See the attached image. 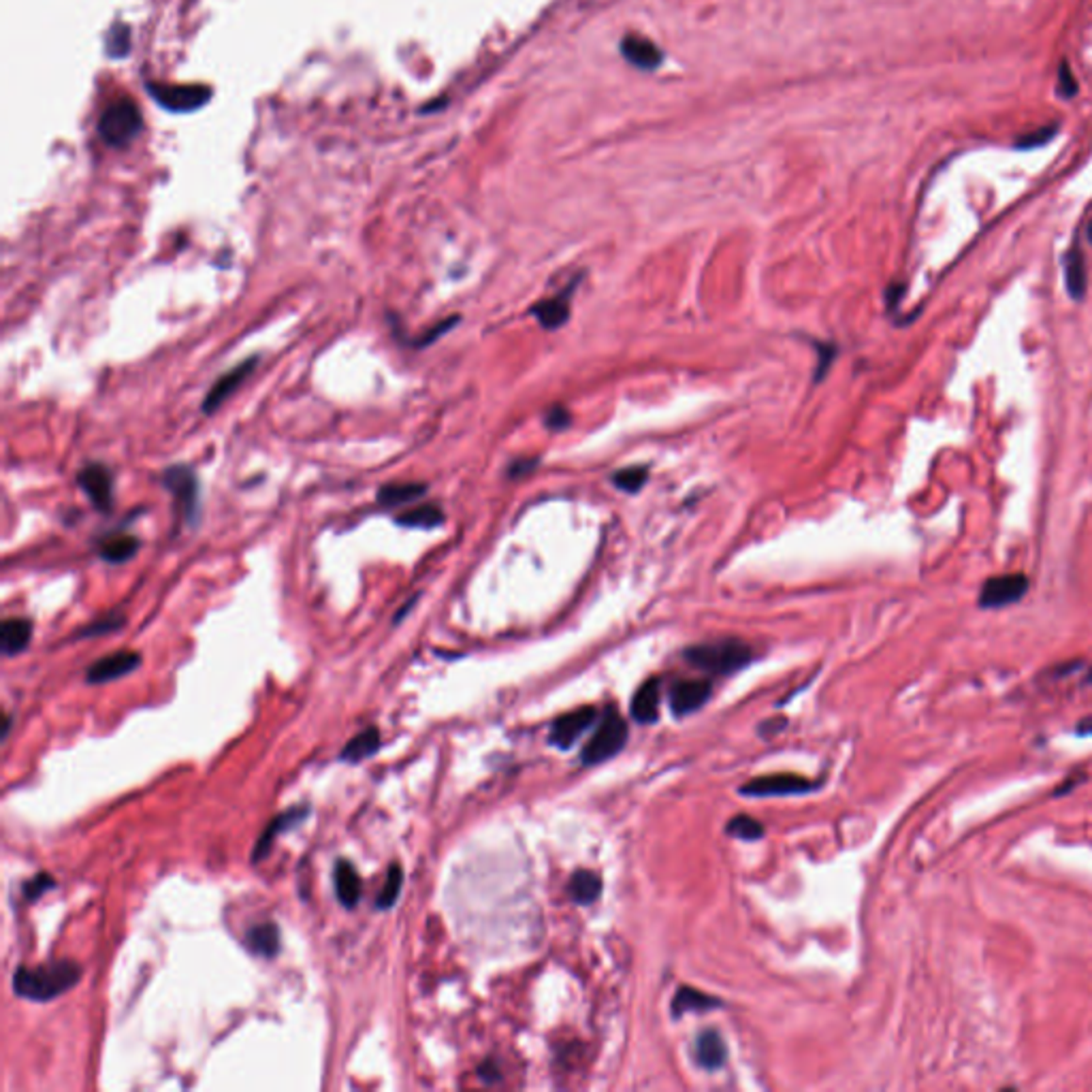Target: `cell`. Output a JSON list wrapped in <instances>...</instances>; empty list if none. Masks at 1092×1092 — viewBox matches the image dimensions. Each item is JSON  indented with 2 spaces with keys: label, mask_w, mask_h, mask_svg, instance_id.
<instances>
[{
  "label": "cell",
  "mask_w": 1092,
  "mask_h": 1092,
  "mask_svg": "<svg viewBox=\"0 0 1092 1092\" xmlns=\"http://www.w3.org/2000/svg\"><path fill=\"white\" fill-rule=\"evenodd\" d=\"M378 749H380V730L376 725H370V728L361 730L356 736L348 740L346 747L341 749L340 757L346 764H358L368 760L373 753H378Z\"/></svg>",
  "instance_id": "obj_22"
},
{
  "label": "cell",
  "mask_w": 1092,
  "mask_h": 1092,
  "mask_svg": "<svg viewBox=\"0 0 1092 1092\" xmlns=\"http://www.w3.org/2000/svg\"><path fill=\"white\" fill-rule=\"evenodd\" d=\"M309 815V807L308 804H299V807H293L289 811L280 813V815H276L271 819V824L262 831L261 839L254 845V851H252V863H261V860H265L269 856V849L271 845L276 843L277 836L282 832L291 831V828L303 824Z\"/></svg>",
  "instance_id": "obj_11"
},
{
  "label": "cell",
  "mask_w": 1092,
  "mask_h": 1092,
  "mask_svg": "<svg viewBox=\"0 0 1092 1092\" xmlns=\"http://www.w3.org/2000/svg\"><path fill=\"white\" fill-rule=\"evenodd\" d=\"M124 625V615L122 612H107L105 617H101L94 621L84 629H79L75 639H92V636H101V634H109V632H116Z\"/></svg>",
  "instance_id": "obj_32"
},
{
  "label": "cell",
  "mask_w": 1092,
  "mask_h": 1092,
  "mask_svg": "<svg viewBox=\"0 0 1092 1092\" xmlns=\"http://www.w3.org/2000/svg\"><path fill=\"white\" fill-rule=\"evenodd\" d=\"M82 979V967L75 960H52L37 967H18L13 973V992L20 999L50 1003L67 994Z\"/></svg>",
  "instance_id": "obj_1"
},
{
  "label": "cell",
  "mask_w": 1092,
  "mask_h": 1092,
  "mask_svg": "<svg viewBox=\"0 0 1092 1092\" xmlns=\"http://www.w3.org/2000/svg\"><path fill=\"white\" fill-rule=\"evenodd\" d=\"M817 783L804 779L800 775H767L749 781L740 787V794L745 796H796L807 794L815 790Z\"/></svg>",
  "instance_id": "obj_10"
},
{
  "label": "cell",
  "mask_w": 1092,
  "mask_h": 1092,
  "mask_svg": "<svg viewBox=\"0 0 1092 1092\" xmlns=\"http://www.w3.org/2000/svg\"><path fill=\"white\" fill-rule=\"evenodd\" d=\"M333 886H336L340 905L353 909L358 903V898H361V877H358L350 860H338L336 866H333Z\"/></svg>",
  "instance_id": "obj_17"
},
{
  "label": "cell",
  "mask_w": 1092,
  "mask_h": 1092,
  "mask_svg": "<svg viewBox=\"0 0 1092 1092\" xmlns=\"http://www.w3.org/2000/svg\"><path fill=\"white\" fill-rule=\"evenodd\" d=\"M1086 235H1088V242L1092 244V222H1090V225H1088V233H1086Z\"/></svg>",
  "instance_id": "obj_40"
},
{
  "label": "cell",
  "mask_w": 1092,
  "mask_h": 1092,
  "mask_svg": "<svg viewBox=\"0 0 1092 1092\" xmlns=\"http://www.w3.org/2000/svg\"><path fill=\"white\" fill-rule=\"evenodd\" d=\"M163 484L173 493L175 504L184 513L186 523H195L198 514V481L188 466H171L165 469Z\"/></svg>",
  "instance_id": "obj_6"
},
{
  "label": "cell",
  "mask_w": 1092,
  "mask_h": 1092,
  "mask_svg": "<svg viewBox=\"0 0 1092 1092\" xmlns=\"http://www.w3.org/2000/svg\"><path fill=\"white\" fill-rule=\"evenodd\" d=\"M259 363V356H250L242 361L239 365H235L233 370H229L227 373H222V376L214 382L210 393L205 395L203 400V412L205 414H214L216 412L222 404H225L230 395L235 393V390L244 385L245 380L250 378V373L254 372Z\"/></svg>",
  "instance_id": "obj_9"
},
{
  "label": "cell",
  "mask_w": 1092,
  "mask_h": 1092,
  "mask_svg": "<svg viewBox=\"0 0 1092 1092\" xmlns=\"http://www.w3.org/2000/svg\"><path fill=\"white\" fill-rule=\"evenodd\" d=\"M158 101L165 107H171L175 111H186L198 107L207 99V90L201 86H166L156 90Z\"/></svg>",
  "instance_id": "obj_20"
},
{
  "label": "cell",
  "mask_w": 1092,
  "mask_h": 1092,
  "mask_svg": "<svg viewBox=\"0 0 1092 1092\" xmlns=\"http://www.w3.org/2000/svg\"><path fill=\"white\" fill-rule=\"evenodd\" d=\"M624 54L627 55L629 62H634V65H639L642 69H651L656 67L659 62V50L653 43H649L647 39H639V37H629L624 41Z\"/></svg>",
  "instance_id": "obj_28"
},
{
  "label": "cell",
  "mask_w": 1092,
  "mask_h": 1092,
  "mask_svg": "<svg viewBox=\"0 0 1092 1092\" xmlns=\"http://www.w3.org/2000/svg\"><path fill=\"white\" fill-rule=\"evenodd\" d=\"M725 832L736 836V839H743V841H757V839H762L764 826L760 822H755V819L749 817V815H736L728 824V828H725Z\"/></svg>",
  "instance_id": "obj_30"
},
{
  "label": "cell",
  "mask_w": 1092,
  "mask_h": 1092,
  "mask_svg": "<svg viewBox=\"0 0 1092 1092\" xmlns=\"http://www.w3.org/2000/svg\"><path fill=\"white\" fill-rule=\"evenodd\" d=\"M647 478H649L647 467H625V469H619V472L612 476V483H615V487L621 491L636 493V491L642 489V484L647 483Z\"/></svg>",
  "instance_id": "obj_31"
},
{
  "label": "cell",
  "mask_w": 1092,
  "mask_h": 1092,
  "mask_svg": "<svg viewBox=\"0 0 1092 1092\" xmlns=\"http://www.w3.org/2000/svg\"><path fill=\"white\" fill-rule=\"evenodd\" d=\"M3 721L5 723H3V730H0V735H3V738H7V735H9V730H11V721H13L11 715H5Z\"/></svg>",
  "instance_id": "obj_39"
},
{
  "label": "cell",
  "mask_w": 1092,
  "mask_h": 1092,
  "mask_svg": "<svg viewBox=\"0 0 1092 1092\" xmlns=\"http://www.w3.org/2000/svg\"><path fill=\"white\" fill-rule=\"evenodd\" d=\"M244 945L250 954L261 956V958H276L282 947L280 928H277L276 922L254 924V926L245 930Z\"/></svg>",
  "instance_id": "obj_14"
},
{
  "label": "cell",
  "mask_w": 1092,
  "mask_h": 1092,
  "mask_svg": "<svg viewBox=\"0 0 1092 1092\" xmlns=\"http://www.w3.org/2000/svg\"><path fill=\"white\" fill-rule=\"evenodd\" d=\"M531 312L545 329H560L570 318V293H562L553 299L538 303Z\"/></svg>",
  "instance_id": "obj_23"
},
{
  "label": "cell",
  "mask_w": 1092,
  "mask_h": 1092,
  "mask_svg": "<svg viewBox=\"0 0 1092 1092\" xmlns=\"http://www.w3.org/2000/svg\"><path fill=\"white\" fill-rule=\"evenodd\" d=\"M625 740H627V723L624 721V717L619 715L617 708L609 706L600 725H597L595 735L585 745L580 760H583V764H587V767L610 760L612 755H617L621 749H624Z\"/></svg>",
  "instance_id": "obj_3"
},
{
  "label": "cell",
  "mask_w": 1092,
  "mask_h": 1092,
  "mask_svg": "<svg viewBox=\"0 0 1092 1092\" xmlns=\"http://www.w3.org/2000/svg\"><path fill=\"white\" fill-rule=\"evenodd\" d=\"M1028 587H1031V580H1028V577L1022 572L1001 574V577L988 578L986 583L982 585L977 604H979V609H986V610L1005 609V606L1018 604L1020 600H1022V597L1028 593Z\"/></svg>",
  "instance_id": "obj_5"
},
{
  "label": "cell",
  "mask_w": 1092,
  "mask_h": 1092,
  "mask_svg": "<svg viewBox=\"0 0 1092 1092\" xmlns=\"http://www.w3.org/2000/svg\"><path fill=\"white\" fill-rule=\"evenodd\" d=\"M33 639V624L28 619H5L0 625V649L7 657L22 653Z\"/></svg>",
  "instance_id": "obj_19"
},
{
  "label": "cell",
  "mask_w": 1092,
  "mask_h": 1092,
  "mask_svg": "<svg viewBox=\"0 0 1092 1092\" xmlns=\"http://www.w3.org/2000/svg\"><path fill=\"white\" fill-rule=\"evenodd\" d=\"M454 323H457V318H449V321H444V323H440V324H437V326H435V329H432V331H429V336H425V338H422V340H420V341H417V346H427V344H432V341H434V340H435V338H440V336H442V333H444V331H446V329H451V326H452V324H454Z\"/></svg>",
  "instance_id": "obj_37"
},
{
  "label": "cell",
  "mask_w": 1092,
  "mask_h": 1092,
  "mask_svg": "<svg viewBox=\"0 0 1092 1092\" xmlns=\"http://www.w3.org/2000/svg\"><path fill=\"white\" fill-rule=\"evenodd\" d=\"M139 666H141V656L137 651H116V653H109V656L94 661V664L87 668L86 681L90 685L109 683V681L122 679V676L135 673Z\"/></svg>",
  "instance_id": "obj_8"
},
{
  "label": "cell",
  "mask_w": 1092,
  "mask_h": 1092,
  "mask_svg": "<svg viewBox=\"0 0 1092 1092\" xmlns=\"http://www.w3.org/2000/svg\"><path fill=\"white\" fill-rule=\"evenodd\" d=\"M1063 271H1065V286H1067V293H1069V297L1073 301H1084V297H1086V293H1088V269H1086V259H1084V252H1082L1078 242H1075L1063 257Z\"/></svg>",
  "instance_id": "obj_15"
},
{
  "label": "cell",
  "mask_w": 1092,
  "mask_h": 1092,
  "mask_svg": "<svg viewBox=\"0 0 1092 1092\" xmlns=\"http://www.w3.org/2000/svg\"><path fill=\"white\" fill-rule=\"evenodd\" d=\"M693 1056H696V1063L706 1071L721 1069L725 1058H728V1050H725L721 1035L713 1031V1028L700 1033L696 1037V1046H693Z\"/></svg>",
  "instance_id": "obj_16"
},
{
  "label": "cell",
  "mask_w": 1092,
  "mask_h": 1092,
  "mask_svg": "<svg viewBox=\"0 0 1092 1092\" xmlns=\"http://www.w3.org/2000/svg\"><path fill=\"white\" fill-rule=\"evenodd\" d=\"M568 422H570V414L565 412L563 408H560V405L546 414V425L551 429H562V427L568 425Z\"/></svg>",
  "instance_id": "obj_36"
},
{
  "label": "cell",
  "mask_w": 1092,
  "mask_h": 1092,
  "mask_svg": "<svg viewBox=\"0 0 1092 1092\" xmlns=\"http://www.w3.org/2000/svg\"><path fill=\"white\" fill-rule=\"evenodd\" d=\"M720 1005V1001L713 996H706L696 988H681L673 1001V1016L681 1018L685 1011H706Z\"/></svg>",
  "instance_id": "obj_27"
},
{
  "label": "cell",
  "mask_w": 1092,
  "mask_h": 1092,
  "mask_svg": "<svg viewBox=\"0 0 1092 1092\" xmlns=\"http://www.w3.org/2000/svg\"><path fill=\"white\" fill-rule=\"evenodd\" d=\"M683 656L698 671L708 674H732L753 659V651L743 641L725 639L693 644V647L685 649Z\"/></svg>",
  "instance_id": "obj_2"
},
{
  "label": "cell",
  "mask_w": 1092,
  "mask_h": 1092,
  "mask_svg": "<svg viewBox=\"0 0 1092 1092\" xmlns=\"http://www.w3.org/2000/svg\"><path fill=\"white\" fill-rule=\"evenodd\" d=\"M141 131V114L139 109L133 105L131 101L114 103L105 111H103L99 133L109 146H126V143L137 137Z\"/></svg>",
  "instance_id": "obj_4"
},
{
  "label": "cell",
  "mask_w": 1092,
  "mask_h": 1092,
  "mask_svg": "<svg viewBox=\"0 0 1092 1092\" xmlns=\"http://www.w3.org/2000/svg\"><path fill=\"white\" fill-rule=\"evenodd\" d=\"M1058 94L1063 99H1073L1078 94V79H1075L1067 62H1063L1058 69Z\"/></svg>",
  "instance_id": "obj_35"
},
{
  "label": "cell",
  "mask_w": 1092,
  "mask_h": 1092,
  "mask_svg": "<svg viewBox=\"0 0 1092 1092\" xmlns=\"http://www.w3.org/2000/svg\"><path fill=\"white\" fill-rule=\"evenodd\" d=\"M395 521L404 525V528L432 530V528H437V525H442L444 513L435 504H420L417 508H410L408 513L400 514Z\"/></svg>",
  "instance_id": "obj_26"
},
{
  "label": "cell",
  "mask_w": 1092,
  "mask_h": 1092,
  "mask_svg": "<svg viewBox=\"0 0 1092 1092\" xmlns=\"http://www.w3.org/2000/svg\"><path fill=\"white\" fill-rule=\"evenodd\" d=\"M711 691H713L711 681H704V679L676 681L671 689L673 713L676 717H685L693 711H698V708L704 706L706 700L711 698Z\"/></svg>",
  "instance_id": "obj_12"
},
{
  "label": "cell",
  "mask_w": 1092,
  "mask_h": 1092,
  "mask_svg": "<svg viewBox=\"0 0 1092 1092\" xmlns=\"http://www.w3.org/2000/svg\"><path fill=\"white\" fill-rule=\"evenodd\" d=\"M1088 681H1092V671H1090V674H1088Z\"/></svg>",
  "instance_id": "obj_41"
},
{
  "label": "cell",
  "mask_w": 1092,
  "mask_h": 1092,
  "mask_svg": "<svg viewBox=\"0 0 1092 1092\" xmlns=\"http://www.w3.org/2000/svg\"><path fill=\"white\" fill-rule=\"evenodd\" d=\"M427 493V484L422 483H393V484H385L378 491V504L380 506H402V504H412V501H417L419 498H422Z\"/></svg>",
  "instance_id": "obj_24"
},
{
  "label": "cell",
  "mask_w": 1092,
  "mask_h": 1092,
  "mask_svg": "<svg viewBox=\"0 0 1092 1092\" xmlns=\"http://www.w3.org/2000/svg\"><path fill=\"white\" fill-rule=\"evenodd\" d=\"M54 886H55V881L52 879L50 875H47V873H39V875L33 877V879L24 883V888H22L24 898H26L28 903H35V900L41 898L45 894V892H50Z\"/></svg>",
  "instance_id": "obj_34"
},
{
  "label": "cell",
  "mask_w": 1092,
  "mask_h": 1092,
  "mask_svg": "<svg viewBox=\"0 0 1092 1092\" xmlns=\"http://www.w3.org/2000/svg\"><path fill=\"white\" fill-rule=\"evenodd\" d=\"M1078 732H1080V735H1090L1092 736V717H1088V720H1084L1078 725Z\"/></svg>",
  "instance_id": "obj_38"
},
{
  "label": "cell",
  "mask_w": 1092,
  "mask_h": 1092,
  "mask_svg": "<svg viewBox=\"0 0 1092 1092\" xmlns=\"http://www.w3.org/2000/svg\"><path fill=\"white\" fill-rule=\"evenodd\" d=\"M139 551V540L129 533H109L99 540V555L109 563H124Z\"/></svg>",
  "instance_id": "obj_21"
},
{
  "label": "cell",
  "mask_w": 1092,
  "mask_h": 1092,
  "mask_svg": "<svg viewBox=\"0 0 1092 1092\" xmlns=\"http://www.w3.org/2000/svg\"><path fill=\"white\" fill-rule=\"evenodd\" d=\"M402 886H404L402 864L393 863L388 866L387 881H385V886H382L380 894L376 898V907L382 909V911H387V909L393 907L397 903V898H400V894H402Z\"/></svg>",
  "instance_id": "obj_29"
},
{
  "label": "cell",
  "mask_w": 1092,
  "mask_h": 1092,
  "mask_svg": "<svg viewBox=\"0 0 1092 1092\" xmlns=\"http://www.w3.org/2000/svg\"><path fill=\"white\" fill-rule=\"evenodd\" d=\"M659 703H661V681L649 679L639 691L634 693L632 717L641 723L657 721Z\"/></svg>",
  "instance_id": "obj_18"
},
{
  "label": "cell",
  "mask_w": 1092,
  "mask_h": 1092,
  "mask_svg": "<svg viewBox=\"0 0 1092 1092\" xmlns=\"http://www.w3.org/2000/svg\"><path fill=\"white\" fill-rule=\"evenodd\" d=\"M600 894H602L600 875H595L593 871H585V868H580V871L572 875L570 896L574 898V903L592 905L600 898Z\"/></svg>",
  "instance_id": "obj_25"
},
{
  "label": "cell",
  "mask_w": 1092,
  "mask_h": 1092,
  "mask_svg": "<svg viewBox=\"0 0 1092 1092\" xmlns=\"http://www.w3.org/2000/svg\"><path fill=\"white\" fill-rule=\"evenodd\" d=\"M1056 133H1058V126L1056 124L1041 126V129H1037V131H1033V133H1028V135H1022V137H1020L1016 141V150H1035V148L1046 146L1048 141H1052V139L1056 137Z\"/></svg>",
  "instance_id": "obj_33"
},
{
  "label": "cell",
  "mask_w": 1092,
  "mask_h": 1092,
  "mask_svg": "<svg viewBox=\"0 0 1092 1092\" xmlns=\"http://www.w3.org/2000/svg\"><path fill=\"white\" fill-rule=\"evenodd\" d=\"M79 487L84 489L94 508L107 510L114 504V476L103 464H86L77 474Z\"/></svg>",
  "instance_id": "obj_7"
},
{
  "label": "cell",
  "mask_w": 1092,
  "mask_h": 1092,
  "mask_svg": "<svg viewBox=\"0 0 1092 1092\" xmlns=\"http://www.w3.org/2000/svg\"><path fill=\"white\" fill-rule=\"evenodd\" d=\"M595 708L593 706H580L577 711H570L562 715L560 720L553 723L551 740L560 749H568L577 743L578 736L595 721Z\"/></svg>",
  "instance_id": "obj_13"
}]
</instances>
